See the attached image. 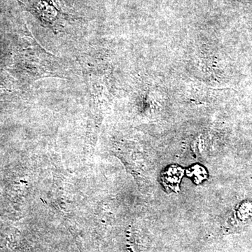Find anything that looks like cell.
<instances>
[{"label":"cell","instance_id":"obj_1","mask_svg":"<svg viewBox=\"0 0 252 252\" xmlns=\"http://www.w3.org/2000/svg\"><path fill=\"white\" fill-rule=\"evenodd\" d=\"M33 8L44 26H49L55 31L61 30L64 26L63 23L69 17V14L63 11L61 0H36Z\"/></svg>","mask_w":252,"mask_h":252}]
</instances>
